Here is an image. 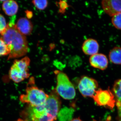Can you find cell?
<instances>
[{
    "label": "cell",
    "mask_w": 121,
    "mask_h": 121,
    "mask_svg": "<svg viewBox=\"0 0 121 121\" xmlns=\"http://www.w3.org/2000/svg\"><path fill=\"white\" fill-rule=\"evenodd\" d=\"M1 39L11 50L8 60L24 56L28 52V43L25 36L19 31L12 22L7 24V27L0 33Z\"/></svg>",
    "instance_id": "cell-1"
},
{
    "label": "cell",
    "mask_w": 121,
    "mask_h": 121,
    "mask_svg": "<svg viewBox=\"0 0 121 121\" xmlns=\"http://www.w3.org/2000/svg\"><path fill=\"white\" fill-rule=\"evenodd\" d=\"M34 78H31L26 87L25 93L21 95L19 100L22 103H27L33 107L42 105L46 102L49 95L34 86Z\"/></svg>",
    "instance_id": "cell-2"
},
{
    "label": "cell",
    "mask_w": 121,
    "mask_h": 121,
    "mask_svg": "<svg viewBox=\"0 0 121 121\" xmlns=\"http://www.w3.org/2000/svg\"><path fill=\"white\" fill-rule=\"evenodd\" d=\"M56 86L55 89L56 93L64 99L71 100L75 97L76 91L73 85L68 76L62 72L55 70Z\"/></svg>",
    "instance_id": "cell-3"
},
{
    "label": "cell",
    "mask_w": 121,
    "mask_h": 121,
    "mask_svg": "<svg viewBox=\"0 0 121 121\" xmlns=\"http://www.w3.org/2000/svg\"><path fill=\"white\" fill-rule=\"evenodd\" d=\"M30 60L27 56L21 60H15L9 71V76L14 82L19 83L30 76L28 67Z\"/></svg>",
    "instance_id": "cell-4"
},
{
    "label": "cell",
    "mask_w": 121,
    "mask_h": 121,
    "mask_svg": "<svg viewBox=\"0 0 121 121\" xmlns=\"http://www.w3.org/2000/svg\"><path fill=\"white\" fill-rule=\"evenodd\" d=\"M78 87L83 97L93 98L98 90V84L97 82L93 78L83 76L79 82Z\"/></svg>",
    "instance_id": "cell-5"
},
{
    "label": "cell",
    "mask_w": 121,
    "mask_h": 121,
    "mask_svg": "<svg viewBox=\"0 0 121 121\" xmlns=\"http://www.w3.org/2000/svg\"><path fill=\"white\" fill-rule=\"evenodd\" d=\"M98 105L103 106L110 109L114 107L116 100L113 93L108 90H98L93 97Z\"/></svg>",
    "instance_id": "cell-6"
},
{
    "label": "cell",
    "mask_w": 121,
    "mask_h": 121,
    "mask_svg": "<svg viewBox=\"0 0 121 121\" xmlns=\"http://www.w3.org/2000/svg\"><path fill=\"white\" fill-rule=\"evenodd\" d=\"M31 117L32 121H55L57 117L43 104L34 107Z\"/></svg>",
    "instance_id": "cell-7"
},
{
    "label": "cell",
    "mask_w": 121,
    "mask_h": 121,
    "mask_svg": "<svg viewBox=\"0 0 121 121\" xmlns=\"http://www.w3.org/2000/svg\"><path fill=\"white\" fill-rule=\"evenodd\" d=\"M101 4L104 12L110 16L121 13V0H104Z\"/></svg>",
    "instance_id": "cell-8"
},
{
    "label": "cell",
    "mask_w": 121,
    "mask_h": 121,
    "mask_svg": "<svg viewBox=\"0 0 121 121\" xmlns=\"http://www.w3.org/2000/svg\"><path fill=\"white\" fill-rule=\"evenodd\" d=\"M89 62L91 66L95 68L104 70L108 67V59L106 56L102 54H96L91 56Z\"/></svg>",
    "instance_id": "cell-9"
},
{
    "label": "cell",
    "mask_w": 121,
    "mask_h": 121,
    "mask_svg": "<svg viewBox=\"0 0 121 121\" xmlns=\"http://www.w3.org/2000/svg\"><path fill=\"white\" fill-rule=\"evenodd\" d=\"M16 26L17 30L24 35H29L33 29V25L27 18L21 17L17 20Z\"/></svg>",
    "instance_id": "cell-10"
},
{
    "label": "cell",
    "mask_w": 121,
    "mask_h": 121,
    "mask_svg": "<svg viewBox=\"0 0 121 121\" xmlns=\"http://www.w3.org/2000/svg\"><path fill=\"white\" fill-rule=\"evenodd\" d=\"M99 48V44L97 41L92 39L86 40L83 43L82 47L84 54L91 56L97 54Z\"/></svg>",
    "instance_id": "cell-11"
},
{
    "label": "cell",
    "mask_w": 121,
    "mask_h": 121,
    "mask_svg": "<svg viewBox=\"0 0 121 121\" xmlns=\"http://www.w3.org/2000/svg\"><path fill=\"white\" fill-rule=\"evenodd\" d=\"M3 11L8 16H12L17 13L19 6L17 2L14 0H5L2 4Z\"/></svg>",
    "instance_id": "cell-12"
},
{
    "label": "cell",
    "mask_w": 121,
    "mask_h": 121,
    "mask_svg": "<svg viewBox=\"0 0 121 121\" xmlns=\"http://www.w3.org/2000/svg\"><path fill=\"white\" fill-rule=\"evenodd\" d=\"M109 59L111 62L117 65L121 64V47H115L109 53Z\"/></svg>",
    "instance_id": "cell-13"
},
{
    "label": "cell",
    "mask_w": 121,
    "mask_h": 121,
    "mask_svg": "<svg viewBox=\"0 0 121 121\" xmlns=\"http://www.w3.org/2000/svg\"><path fill=\"white\" fill-rule=\"evenodd\" d=\"M11 50L7 44L0 37V56L9 55Z\"/></svg>",
    "instance_id": "cell-14"
},
{
    "label": "cell",
    "mask_w": 121,
    "mask_h": 121,
    "mask_svg": "<svg viewBox=\"0 0 121 121\" xmlns=\"http://www.w3.org/2000/svg\"><path fill=\"white\" fill-rule=\"evenodd\" d=\"M113 90L117 101L121 100V79L117 80L115 83Z\"/></svg>",
    "instance_id": "cell-15"
},
{
    "label": "cell",
    "mask_w": 121,
    "mask_h": 121,
    "mask_svg": "<svg viewBox=\"0 0 121 121\" xmlns=\"http://www.w3.org/2000/svg\"><path fill=\"white\" fill-rule=\"evenodd\" d=\"M32 3L38 9L43 10L47 7L48 1L47 0H35L32 1Z\"/></svg>",
    "instance_id": "cell-16"
},
{
    "label": "cell",
    "mask_w": 121,
    "mask_h": 121,
    "mask_svg": "<svg viewBox=\"0 0 121 121\" xmlns=\"http://www.w3.org/2000/svg\"><path fill=\"white\" fill-rule=\"evenodd\" d=\"M111 20L113 25L117 29L121 30V13L113 16Z\"/></svg>",
    "instance_id": "cell-17"
},
{
    "label": "cell",
    "mask_w": 121,
    "mask_h": 121,
    "mask_svg": "<svg viewBox=\"0 0 121 121\" xmlns=\"http://www.w3.org/2000/svg\"><path fill=\"white\" fill-rule=\"evenodd\" d=\"M58 4V5H59L60 13H64L66 9L69 7L67 2L65 1H60Z\"/></svg>",
    "instance_id": "cell-18"
},
{
    "label": "cell",
    "mask_w": 121,
    "mask_h": 121,
    "mask_svg": "<svg viewBox=\"0 0 121 121\" xmlns=\"http://www.w3.org/2000/svg\"><path fill=\"white\" fill-rule=\"evenodd\" d=\"M7 25L5 18L3 15L0 14V33L5 29Z\"/></svg>",
    "instance_id": "cell-19"
},
{
    "label": "cell",
    "mask_w": 121,
    "mask_h": 121,
    "mask_svg": "<svg viewBox=\"0 0 121 121\" xmlns=\"http://www.w3.org/2000/svg\"><path fill=\"white\" fill-rule=\"evenodd\" d=\"M116 105L118 110V121H121V100L117 101Z\"/></svg>",
    "instance_id": "cell-20"
},
{
    "label": "cell",
    "mask_w": 121,
    "mask_h": 121,
    "mask_svg": "<svg viewBox=\"0 0 121 121\" xmlns=\"http://www.w3.org/2000/svg\"><path fill=\"white\" fill-rule=\"evenodd\" d=\"M26 13V15L27 16V17L28 19H30L32 17L33 13L31 11H26L25 12Z\"/></svg>",
    "instance_id": "cell-21"
},
{
    "label": "cell",
    "mask_w": 121,
    "mask_h": 121,
    "mask_svg": "<svg viewBox=\"0 0 121 121\" xmlns=\"http://www.w3.org/2000/svg\"><path fill=\"white\" fill-rule=\"evenodd\" d=\"M70 121H82L79 118H74V119H72Z\"/></svg>",
    "instance_id": "cell-22"
},
{
    "label": "cell",
    "mask_w": 121,
    "mask_h": 121,
    "mask_svg": "<svg viewBox=\"0 0 121 121\" xmlns=\"http://www.w3.org/2000/svg\"><path fill=\"white\" fill-rule=\"evenodd\" d=\"M15 121H27L26 120H24V119H21V118H19L17 120Z\"/></svg>",
    "instance_id": "cell-23"
},
{
    "label": "cell",
    "mask_w": 121,
    "mask_h": 121,
    "mask_svg": "<svg viewBox=\"0 0 121 121\" xmlns=\"http://www.w3.org/2000/svg\"></svg>",
    "instance_id": "cell-24"
}]
</instances>
